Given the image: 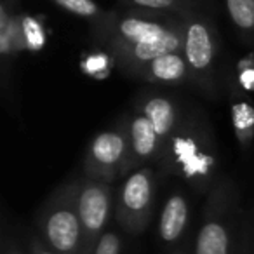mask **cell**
<instances>
[{
  "label": "cell",
  "instance_id": "obj_1",
  "mask_svg": "<svg viewBox=\"0 0 254 254\" xmlns=\"http://www.w3.org/2000/svg\"><path fill=\"white\" fill-rule=\"evenodd\" d=\"M131 153L129 119L119 122L113 129L94 136L85 157L87 178L110 183L127 173V162Z\"/></svg>",
  "mask_w": 254,
  "mask_h": 254
},
{
  "label": "cell",
  "instance_id": "obj_2",
  "mask_svg": "<svg viewBox=\"0 0 254 254\" xmlns=\"http://www.w3.org/2000/svg\"><path fill=\"white\" fill-rule=\"evenodd\" d=\"M78 187H66L58 191L44 219L46 239L54 251L70 254L77 249L82 235V221L77 209Z\"/></svg>",
  "mask_w": 254,
  "mask_h": 254
},
{
  "label": "cell",
  "instance_id": "obj_3",
  "mask_svg": "<svg viewBox=\"0 0 254 254\" xmlns=\"http://www.w3.org/2000/svg\"><path fill=\"white\" fill-rule=\"evenodd\" d=\"M99 26H103L106 42L112 47V51L138 46V44L157 42L185 28L173 21H160V19L141 18V16H126L113 21L106 18V21Z\"/></svg>",
  "mask_w": 254,
  "mask_h": 254
},
{
  "label": "cell",
  "instance_id": "obj_4",
  "mask_svg": "<svg viewBox=\"0 0 254 254\" xmlns=\"http://www.w3.org/2000/svg\"><path fill=\"white\" fill-rule=\"evenodd\" d=\"M153 173L148 167L138 169L124 181L119 197V211L124 223L141 225L148 218L153 200Z\"/></svg>",
  "mask_w": 254,
  "mask_h": 254
},
{
  "label": "cell",
  "instance_id": "obj_5",
  "mask_svg": "<svg viewBox=\"0 0 254 254\" xmlns=\"http://www.w3.org/2000/svg\"><path fill=\"white\" fill-rule=\"evenodd\" d=\"M112 207V191L108 183L98 180H87L78 187L77 209L80 216L82 228L89 235H96L103 230Z\"/></svg>",
  "mask_w": 254,
  "mask_h": 254
},
{
  "label": "cell",
  "instance_id": "obj_6",
  "mask_svg": "<svg viewBox=\"0 0 254 254\" xmlns=\"http://www.w3.org/2000/svg\"><path fill=\"white\" fill-rule=\"evenodd\" d=\"M183 56L193 75L207 78L214 61V37L207 23L202 19H190L185 25Z\"/></svg>",
  "mask_w": 254,
  "mask_h": 254
},
{
  "label": "cell",
  "instance_id": "obj_7",
  "mask_svg": "<svg viewBox=\"0 0 254 254\" xmlns=\"http://www.w3.org/2000/svg\"><path fill=\"white\" fill-rule=\"evenodd\" d=\"M129 136H131V153H129L127 171L157 159L164 153L159 136L145 113L139 112L129 119Z\"/></svg>",
  "mask_w": 254,
  "mask_h": 254
},
{
  "label": "cell",
  "instance_id": "obj_8",
  "mask_svg": "<svg viewBox=\"0 0 254 254\" xmlns=\"http://www.w3.org/2000/svg\"><path fill=\"white\" fill-rule=\"evenodd\" d=\"M139 112L145 113L150 122H152L153 129H155L157 136L160 139L164 153H166L174 134H176L178 127V115L174 103L169 98H166V96L152 94L141 103V110Z\"/></svg>",
  "mask_w": 254,
  "mask_h": 254
},
{
  "label": "cell",
  "instance_id": "obj_9",
  "mask_svg": "<svg viewBox=\"0 0 254 254\" xmlns=\"http://www.w3.org/2000/svg\"><path fill=\"white\" fill-rule=\"evenodd\" d=\"M188 63L183 54L171 53L143 64L134 71V75L145 78L148 82H159V84H181L187 78Z\"/></svg>",
  "mask_w": 254,
  "mask_h": 254
},
{
  "label": "cell",
  "instance_id": "obj_10",
  "mask_svg": "<svg viewBox=\"0 0 254 254\" xmlns=\"http://www.w3.org/2000/svg\"><path fill=\"white\" fill-rule=\"evenodd\" d=\"M188 219V205L183 195L176 193L169 197L160 216V237L166 242H173L183 233Z\"/></svg>",
  "mask_w": 254,
  "mask_h": 254
},
{
  "label": "cell",
  "instance_id": "obj_11",
  "mask_svg": "<svg viewBox=\"0 0 254 254\" xmlns=\"http://www.w3.org/2000/svg\"><path fill=\"white\" fill-rule=\"evenodd\" d=\"M195 254H228V232L223 223L209 219L202 225Z\"/></svg>",
  "mask_w": 254,
  "mask_h": 254
},
{
  "label": "cell",
  "instance_id": "obj_12",
  "mask_svg": "<svg viewBox=\"0 0 254 254\" xmlns=\"http://www.w3.org/2000/svg\"><path fill=\"white\" fill-rule=\"evenodd\" d=\"M228 16L242 32H254V0H226Z\"/></svg>",
  "mask_w": 254,
  "mask_h": 254
},
{
  "label": "cell",
  "instance_id": "obj_13",
  "mask_svg": "<svg viewBox=\"0 0 254 254\" xmlns=\"http://www.w3.org/2000/svg\"><path fill=\"white\" fill-rule=\"evenodd\" d=\"M233 126H235V132L240 138V141H247L253 138L254 132V108L247 103H239L233 105Z\"/></svg>",
  "mask_w": 254,
  "mask_h": 254
},
{
  "label": "cell",
  "instance_id": "obj_14",
  "mask_svg": "<svg viewBox=\"0 0 254 254\" xmlns=\"http://www.w3.org/2000/svg\"><path fill=\"white\" fill-rule=\"evenodd\" d=\"M53 2L75 16H82V18L89 19L101 18V9L92 0H53Z\"/></svg>",
  "mask_w": 254,
  "mask_h": 254
},
{
  "label": "cell",
  "instance_id": "obj_15",
  "mask_svg": "<svg viewBox=\"0 0 254 254\" xmlns=\"http://www.w3.org/2000/svg\"><path fill=\"white\" fill-rule=\"evenodd\" d=\"M23 26V39H25V46L30 51H39L44 47L46 37H44V28L35 18L26 16L21 19Z\"/></svg>",
  "mask_w": 254,
  "mask_h": 254
},
{
  "label": "cell",
  "instance_id": "obj_16",
  "mask_svg": "<svg viewBox=\"0 0 254 254\" xmlns=\"http://www.w3.org/2000/svg\"><path fill=\"white\" fill-rule=\"evenodd\" d=\"M129 4L146 11H180L185 5V0H127Z\"/></svg>",
  "mask_w": 254,
  "mask_h": 254
},
{
  "label": "cell",
  "instance_id": "obj_17",
  "mask_svg": "<svg viewBox=\"0 0 254 254\" xmlns=\"http://www.w3.org/2000/svg\"><path fill=\"white\" fill-rule=\"evenodd\" d=\"M94 254H120V239L112 232L101 235Z\"/></svg>",
  "mask_w": 254,
  "mask_h": 254
},
{
  "label": "cell",
  "instance_id": "obj_18",
  "mask_svg": "<svg viewBox=\"0 0 254 254\" xmlns=\"http://www.w3.org/2000/svg\"><path fill=\"white\" fill-rule=\"evenodd\" d=\"M108 64H110L108 58L103 56V54H98V56H92V58H89V60L85 61L84 70L89 71V73H92L94 77H101V73H99V71H101V70L108 71Z\"/></svg>",
  "mask_w": 254,
  "mask_h": 254
},
{
  "label": "cell",
  "instance_id": "obj_19",
  "mask_svg": "<svg viewBox=\"0 0 254 254\" xmlns=\"http://www.w3.org/2000/svg\"><path fill=\"white\" fill-rule=\"evenodd\" d=\"M37 254H53V253H49V251H39Z\"/></svg>",
  "mask_w": 254,
  "mask_h": 254
},
{
  "label": "cell",
  "instance_id": "obj_20",
  "mask_svg": "<svg viewBox=\"0 0 254 254\" xmlns=\"http://www.w3.org/2000/svg\"><path fill=\"white\" fill-rule=\"evenodd\" d=\"M12 254H16V253H12Z\"/></svg>",
  "mask_w": 254,
  "mask_h": 254
}]
</instances>
